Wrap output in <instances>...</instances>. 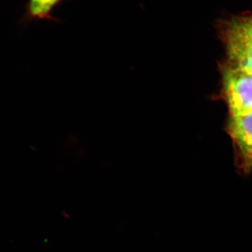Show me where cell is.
Segmentation results:
<instances>
[{"instance_id": "cell-2", "label": "cell", "mask_w": 252, "mask_h": 252, "mask_svg": "<svg viewBox=\"0 0 252 252\" xmlns=\"http://www.w3.org/2000/svg\"><path fill=\"white\" fill-rule=\"evenodd\" d=\"M228 130L241 153L245 164L252 165V112L239 117H230Z\"/></svg>"}, {"instance_id": "cell-3", "label": "cell", "mask_w": 252, "mask_h": 252, "mask_svg": "<svg viewBox=\"0 0 252 252\" xmlns=\"http://www.w3.org/2000/svg\"><path fill=\"white\" fill-rule=\"evenodd\" d=\"M64 0H29L26 6V21H59L52 16V12Z\"/></svg>"}, {"instance_id": "cell-4", "label": "cell", "mask_w": 252, "mask_h": 252, "mask_svg": "<svg viewBox=\"0 0 252 252\" xmlns=\"http://www.w3.org/2000/svg\"><path fill=\"white\" fill-rule=\"evenodd\" d=\"M249 23H250V28H251L252 35V16H249Z\"/></svg>"}, {"instance_id": "cell-1", "label": "cell", "mask_w": 252, "mask_h": 252, "mask_svg": "<svg viewBox=\"0 0 252 252\" xmlns=\"http://www.w3.org/2000/svg\"><path fill=\"white\" fill-rule=\"evenodd\" d=\"M223 87L230 117L252 112V72L230 64L223 72Z\"/></svg>"}]
</instances>
